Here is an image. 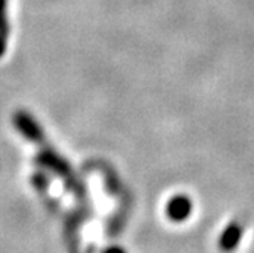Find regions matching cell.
Returning a JSON list of instances; mask_svg holds the SVG:
<instances>
[{
    "mask_svg": "<svg viewBox=\"0 0 254 253\" xmlns=\"http://www.w3.org/2000/svg\"><path fill=\"white\" fill-rule=\"evenodd\" d=\"M12 122H14V127L18 130V133H21L23 136H25V139H28L31 142H35V144H43V141H44L43 128L34 119V116L29 111L18 110L14 114Z\"/></svg>",
    "mask_w": 254,
    "mask_h": 253,
    "instance_id": "6da1fadb",
    "label": "cell"
},
{
    "mask_svg": "<svg viewBox=\"0 0 254 253\" xmlns=\"http://www.w3.org/2000/svg\"><path fill=\"white\" fill-rule=\"evenodd\" d=\"M104 253H125L122 249H119V247H110L108 250H105Z\"/></svg>",
    "mask_w": 254,
    "mask_h": 253,
    "instance_id": "8992f818",
    "label": "cell"
},
{
    "mask_svg": "<svg viewBox=\"0 0 254 253\" xmlns=\"http://www.w3.org/2000/svg\"><path fill=\"white\" fill-rule=\"evenodd\" d=\"M190 211H192V203L184 195L174 197L168 204V215L175 221H181L184 218H188Z\"/></svg>",
    "mask_w": 254,
    "mask_h": 253,
    "instance_id": "3957f363",
    "label": "cell"
},
{
    "mask_svg": "<svg viewBox=\"0 0 254 253\" xmlns=\"http://www.w3.org/2000/svg\"><path fill=\"white\" fill-rule=\"evenodd\" d=\"M32 180H34V185L37 186V189L43 191V189L48 188L49 178H48V175H46V174H43V172H35Z\"/></svg>",
    "mask_w": 254,
    "mask_h": 253,
    "instance_id": "5b68a950",
    "label": "cell"
},
{
    "mask_svg": "<svg viewBox=\"0 0 254 253\" xmlns=\"http://www.w3.org/2000/svg\"><path fill=\"white\" fill-rule=\"evenodd\" d=\"M9 37V21H8V0H0V58L6 52Z\"/></svg>",
    "mask_w": 254,
    "mask_h": 253,
    "instance_id": "277c9868",
    "label": "cell"
},
{
    "mask_svg": "<svg viewBox=\"0 0 254 253\" xmlns=\"http://www.w3.org/2000/svg\"><path fill=\"white\" fill-rule=\"evenodd\" d=\"M37 159H38L40 165L52 169L58 175H61V177L70 175V168H68V165L65 164V160L61 159L52 148H43Z\"/></svg>",
    "mask_w": 254,
    "mask_h": 253,
    "instance_id": "7a4b0ae2",
    "label": "cell"
}]
</instances>
